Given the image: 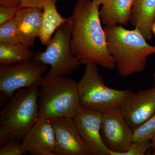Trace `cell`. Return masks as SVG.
Listing matches in <instances>:
<instances>
[{"label":"cell","mask_w":155,"mask_h":155,"mask_svg":"<svg viewBox=\"0 0 155 155\" xmlns=\"http://www.w3.org/2000/svg\"><path fill=\"white\" fill-rule=\"evenodd\" d=\"M22 148L33 155H56L54 132L51 121L39 117L21 140Z\"/></svg>","instance_id":"12"},{"label":"cell","mask_w":155,"mask_h":155,"mask_svg":"<svg viewBox=\"0 0 155 155\" xmlns=\"http://www.w3.org/2000/svg\"><path fill=\"white\" fill-rule=\"evenodd\" d=\"M19 44L17 25L14 19L0 25V44Z\"/></svg>","instance_id":"18"},{"label":"cell","mask_w":155,"mask_h":155,"mask_svg":"<svg viewBox=\"0 0 155 155\" xmlns=\"http://www.w3.org/2000/svg\"><path fill=\"white\" fill-rule=\"evenodd\" d=\"M19 8L17 7L0 6V25L4 22L14 19L16 13Z\"/></svg>","instance_id":"22"},{"label":"cell","mask_w":155,"mask_h":155,"mask_svg":"<svg viewBox=\"0 0 155 155\" xmlns=\"http://www.w3.org/2000/svg\"><path fill=\"white\" fill-rule=\"evenodd\" d=\"M155 136V114L144 124L133 130V143L151 140Z\"/></svg>","instance_id":"19"},{"label":"cell","mask_w":155,"mask_h":155,"mask_svg":"<svg viewBox=\"0 0 155 155\" xmlns=\"http://www.w3.org/2000/svg\"><path fill=\"white\" fill-rule=\"evenodd\" d=\"M19 0H0V5L8 7H17L19 5Z\"/></svg>","instance_id":"24"},{"label":"cell","mask_w":155,"mask_h":155,"mask_svg":"<svg viewBox=\"0 0 155 155\" xmlns=\"http://www.w3.org/2000/svg\"><path fill=\"white\" fill-rule=\"evenodd\" d=\"M152 143L151 149L152 150V155H155V136L151 140Z\"/></svg>","instance_id":"26"},{"label":"cell","mask_w":155,"mask_h":155,"mask_svg":"<svg viewBox=\"0 0 155 155\" xmlns=\"http://www.w3.org/2000/svg\"><path fill=\"white\" fill-rule=\"evenodd\" d=\"M39 86L18 90L3 105L0 113V146L11 140H21L39 116Z\"/></svg>","instance_id":"3"},{"label":"cell","mask_w":155,"mask_h":155,"mask_svg":"<svg viewBox=\"0 0 155 155\" xmlns=\"http://www.w3.org/2000/svg\"><path fill=\"white\" fill-rule=\"evenodd\" d=\"M152 30L153 35L155 36V21L154 24H153Z\"/></svg>","instance_id":"27"},{"label":"cell","mask_w":155,"mask_h":155,"mask_svg":"<svg viewBox=\"0 0 155 155\" xmlns=\"http://www.w3.org/2000/svg\"><path fill=\"white\" fill-rule=\"evenodd\" d=\"M103 114L81 107L73 121L90 155H110L100 133Z\"/></svg>","instance_id":"9"},{"label":"cell","mask_w":155,"mask_h":155,"mask_svg":"<svg viewBox=\"0 0 155 155\" xmlns=\"http://www.w3.org/2000/svg\"><path fill=\"white\" fill-rule=\"evenodd\" d=\"M151 148L152 143L150 140L132 142L129 149L120 155H144Z\"/></svg>","instance_id":"21"},{"label":"cell","mask_w":155,"mask_h":155,"mask_svg":"<svg viewBox=\"0 0 155 155\" xmlns=\"http://www.w3.org/2000/svg\"><path fill=\"white\" fill-rule=\"evenodd\" d=\"M53 1L54 0H19V8H33L43 10L45 6Z\"/></svg>","instance_id":"23"},{"label":"cell","mask_w":155,"mask_h":155,"mask_svg":"<svg viewBox=\"0 0 155 155\" xmlns=\"http://www.w3.org/2000/svg\"><path fill=\"white\" fill-rule=\"evenodd\" d=\"M99 8L91 0H78L67 21L71 31V49L81 64H96L112 70L116 64L108 51Z\"/></svg>","instance_id":"1"},{"label":"cell","mask_w":155,"mask_h":155,"mask_svg":"<svg viewBox=\"0 0 155 155\" xmlns=\"http://www.w3.org/2000/svg\"><path fill=\"white\" fill-rule=\"evenodd\" d=\"M50 121L54 132L56 155H90L73 119L61 118Z\"/></svg>","instance_id":"11"},{"label":"cell","mask_w":155,"mask_h":155,"mask_svg":"<svg viewBox=\"0 0 155 155\" xmlns=\"http://www.w3.org/2000/svg\"><path fill=\"white\" fill-rule=\"evenodd\" d=\"M119 108L133 130L141 126L155 114V86L133 92Z\"/></svg>","instance_id":"10"},{"label":"cell","mask_w":155,"mask_h":155,"mask_svg":"<svg viewBox=\"0 0 155 155\" xmlns=\"http://www.w3.org/2000/svg\"><path fill=\"white\" fill-rule=\"evenodd\" d=\"M81 107L104 114L119 108L133 92L116 89L106 85L97 65H85L84 73L77 82Z\"/></svg>","instance_id":"5"},{"label":"cell","mask_w":155,"mask_h":155,"mask_svg":"<svg viewBox=\"0 0 155 155\" xmlns=\"http://www.w3.org/2000/svg\"><path fill=\"white\" fill-rule=\"evenodd\" d=\"M56 0L51 1L42 10V17L38 38L42 45H46L49 41L53 34L61 25L67 22L59 14L56 7Z\"/></svg>","instance_id":"16"},{"label":"cell","mask_w":155,"mask_h":155,"mask_svg":"<svg viewBox=\"0 0 155 155\" xmlns=\"http://www.w3.org/2000/svg\"><path fill=\"white\" fill-rule=\"evenodd\" d=\"M49 67L34 58L11 66H0L1 107L18 90L40 86L44 80L42 75Z\"/></svg>","instance_id":"7"},{"label":"cell","mask_w":155,"mask_h":155,"mask_svg":"<svg viewBox=\"0 0 155 155\" xmlns=\"http://www.w3.org/2000/svg\"><path fill=\"white\" fill-rule=\"evenodd\" d=\"M155 21V0H133L130 22L147 40L153 38Z\"/></svg>","instance_id":"14"},{"label":"cell","mask_w":155,"mask_h":155,"mask_svg":"<svg viewBox=\"0 0 155 155\" xmlns=\"http://www.w3.org/2000/svg\"><path fill=\"white\" fill-rule=\"evenodd\" d=\"M91 1L94 5L99 7L104 2H105L106 0H91Z\"/></svg>","instance_id":"25"},{"label":"cell","mask_w":155,"mask_h":155,"mask_svg":"<svg viewBox=\"0 0 155 155\" xmlns=\"http://www.w3.org/2000/svg\"><path fill=\"white\" fill-rule=\"evenodd\" d=\"M29 48L20 44H0V66H11L32 59L34 52Z\"/></svg>","instance_id":"17"},{"label":"cell","mask_w":155,"mask_h":155,"mask_svg":"<svg viewBox=\"0 0 155 155\" xmlns=\"http://www.w3.org/2000/svg\"><path fill=\"white\" fill-rule=\"evenodd\" d=\"M133 0H106L100 10L101 21L105 25H125L130 21Z\"/></svg>","instance_id":"15"},{"label":"cell","mask_w":155,"mask_h":155,"mask_svg":"<svg viewBox=\"0 0 155 155\" xmlns=\"http://www.w3.org/2000/svg\"><path fill=\"white\" fill-rule=\"evenodd\" d=\"M42 12L41 9L19 8L14 18L19 44L28 47L33 46L39 35Z\"/></svg>","instance_id":"13"},{"label":"cell","mask_w":155,"mask_h":155,"mask_svg":"<svg viewBox=\"0 0 155 155\" xmlns=\"http://www.w3.org/2000/svg\"><path fill=\"white\" fill-rule=\"evenodd\" d=\"M153 79L154 84V86H155V70L153 73Z\"/></svg>","instance_id":"28"},{"label":"cell","mask_w":155,"mask_h":155,"mask_svg":"<svg viewBox=\"0 0 155 155\" xmlns=\"http://www.w3.org/2000/svg\"><path fill=\"white\" fill-rule=\"evenodd\" d=\"M108 51L114 59L118 74L127 77L144 71L147 59L155 54V46L147 42L137 29L128 30L119 25L104 28Z\"/></svg>","instance_id":"2"},{"label":"cell","mask_w":155,"mask_h":155,"mask_svg":"<svg viewBox=\"0 0 155 155\" xmlns=\"http://www.w3.org/2000/svg\"><path fill=\"white\" fill-rule=\"evenodd\" d=\"M20 140H11L1 147L0 155H22L26 153Z\"/></svg>","instance_id":"20"},{"label":"cell","mask_w":155,"mask_h":155,"mask_svg":"<svg viewBox=\"0 0 155 155\" xmlns=\"http://www.w3.org/2000/svg\"><path fill=\"white\" fill-rule=\"evenodd\" d=\"M100 133L110 155L125 152L133 142V130L125 121L119 107L103 114Z\"/></svg>","instance_id":"8"},{"label":"cell","mask_w":155,"mask_h":155,"mask_svg":"<svg viewBox=\"0 0 155 155\" xmlns=\"http://www.w3.org/2000/svg\"><path fill=\"white\" fill-rule=\"evenodd\" d=\"M71 39L70 27L66 22L56 31L45 51L34 52V58L51 67L46 79L71 75L81 64L71 51Z\"/></svg>","instance_id":"6"},{"label":"cell","mask_w":155,"mask_h":155,"mask_svg":"<svg viewBox=\"0 0 155 155\" xmlns=\"http://www.w3.org/2000/svg\"><path fill=\"white\" fill-rule=\"evenodd\" d=\"M40 117L73 119L81 107L77 82L66 76L46 79L39 89Z\"/></svg>","instance_id":"4"}]
</instances>
